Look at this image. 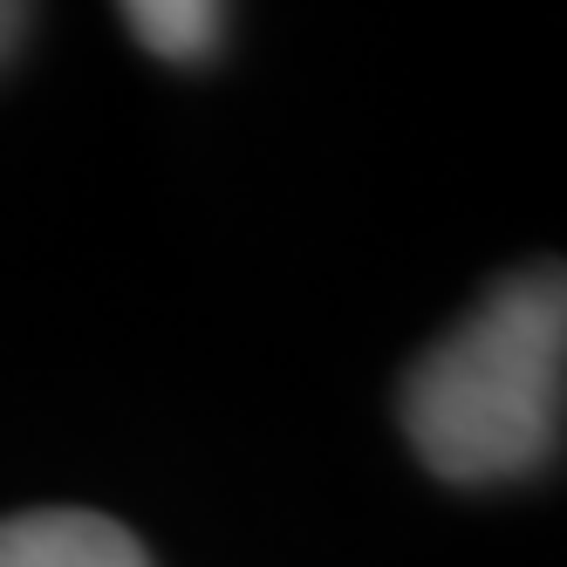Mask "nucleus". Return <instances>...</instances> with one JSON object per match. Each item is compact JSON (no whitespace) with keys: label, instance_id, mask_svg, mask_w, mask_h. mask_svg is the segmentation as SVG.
Instances as JSON below:
<instances>
[{"label":"nucleus","instance_id":"7ed1b4c3","mask_svg":"<svg viewBox=\"0 0 567 567\" xmlns=\"http://www.w3.org/2000/svg\"><path fill=\"white\" fill-rule=\"evenodd\" d=\"M124 28L157 62H206L226 42V8H213V0H131Z\"/></svg>","mask_w":567,"mask_h":567},{"label":"nucleus","instance_id":"f257e3e1","mask_svg":"<svg viewBox=\"0 0 567 567\" xmlns=\"http://www.w3.org/2000/svg\"><path fill=\"white\" fill-rule=\"evenodd\" d=\"M411 452L444 485L534 478L567 424V267L534 260L485 288L396 390Z\"/></svg>","mask_w":567,"mask_h":567},{"label":"nucleus","instance_id":"20e7f679","mask_svg":"<svg viewBox=\"0 0 567 567\" xmlns=\"http://www.w3.org/2000/svg\"><path fill=\"white\" fill-rule=\"evenodd\" d=\"M28 8H14V0H0V62H8L14 49H21V34H28Z\"/></svg>","mask_w":567,"mask_h":567},{"label":"nucleus","instance_id":"f03ea898","mask_svg":"<svg viewBox=\"0 0 567 567\" xmlns=\"http://www.w3.org/2000/svg\"><path fill=\"white\" fill-rule=\"evenodd\" d=\"M0 567H151V554L110 513L34 506L0 519Z\"/></svg>","mask_w":567,"mask_h":567}]
</instances>
